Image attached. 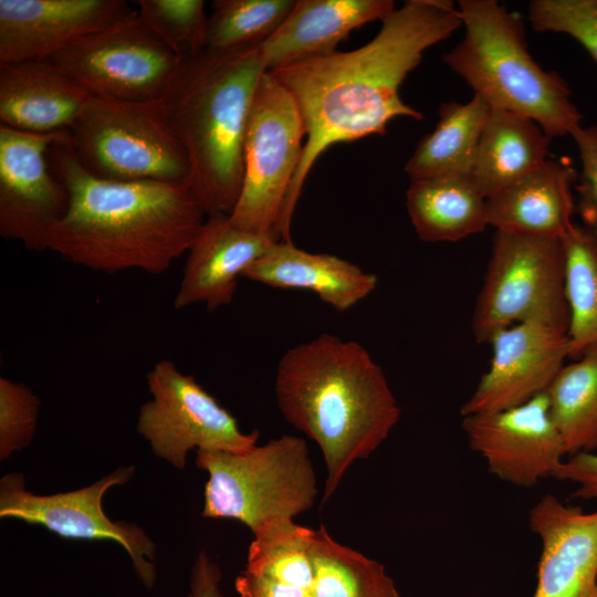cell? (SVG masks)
Returning <instances> with one entry per match:
<instances>
[{"label": "cell", "instance_id": "obj_1", "mask_svg": "<svg viewBox=\"0 0 597 597\" xmlns=\"http://www.w3.org/2000/svg\"><path fill=\"white\" fill-rule=\"evenodd\" d=\"M462 27L449 0H408L381 21L379 32L349 52H332L271 71L293 97L306 143L276 232L291 240V221L304 182L322 153L338 143L385 135L396 117L421 121L399 88L430 46Z\"/></svg>", "mask_w": 597, "mask_h": 597}, {"label": "cell", "instance_id": "obj_2", "mask_svg": "<svg viewBox=\"0 0 597 597\" xmlns=\"http://www.w3.org/2000/svg\"><path fill=\"white\" fill-rule=\"evenodd\" d=\"M69 136L50 150L53 172L69 193V208L49 250L108 274L166 272L188 252L207 216L190 184L98 178L80 163Z\"/></svg>", "mask_w": 597, "mask_h": 597}, {"label": "cell", "instance_id": "obj_3", "mask_svg": "<svg viewBox=\"0 0 597 597\" xmlns=\"http://www.w3.org/2000/svg\"><path fill=\"white\" fill-rule=\"evenodd\" d=\"M274 389L284 419L322 452L327 470L323 504L348 469L387 440L400 418L387 377L368 350L327 333L282 355Z\"/></svg>", "mask_w": 597, "mask_h": 597}, {"label": "cell", "instance_id": "obj_4", "mask_svg": "<svg viewBox=\"0 0 597 597\" xmlns=\"http://www.w3.org/2000/svg\"><path fill=\"white\" fill-rule=\"evenodd\" d=\"M268 72L260 46L203 50L182 59L159 97L190 166V187L207 216L230 214L243 182L251 102Z\"/></svg>", "mask_w": 597, "mask_h": 597}, {"label": "cell", "instance_id": "obj_5", "mask_svg": "<svg viewBox=\"0 0 597 597\" xmlns=\"http://www.w3.org/2000/svg\"><path fill=\"white\" fill-rule=\"evenodd\" d=\"M463 38L442 56L491 108L534 121L551 138L572 136L583 116L567 83L527 50L522 18L496 0H460Z\"/></svg>", "mask_w": 597, "mask_h": 597}, {"label": "cell", "instance_id": "obj_6", "mask_svg": "<svg viewBox=\"0 0 597 597\" xmlns=\"http://www.w3.org/2000/svg\"><path fill=\"white\" fill-rule=\"evenodd\" d=\"M196 464L208 474L201 515L238 521L252 534L294 521L318 494L307 443L292 434L243 451H196Z\"/></svg>", "mask_w": 597, "mask_h": 597}, {"label": "cell", "instance_id": "obj_7", "mask_svg": "<svg viewBox=\"0 0 597 597\" xmlns=\"http://www.w3.org/2000/svg\"><path fill=\"white\" fill-rule=\"evenodd\" d=\"M69 135L80 163L98 178L190 181L189 161L160 98L130 102L90 96Z\"/></svg>", "mask_w": 597, "mask_h": 597}, {"label": "cell", "instance_id": "obj_8", "mask_svg": "<svg viewBox=\"0 0 597 597\" xmlns=\"http://www.w3.org/2000/svg\"><path fill=\"white\" fill-rule=\"evenodd\" d=\"M568 331L566 256L562 239L496 231L472 313L478 343L516 324Z\"/></svg>", "mask_w": 597, "mask_h": 597}, {"label": "cell", "instance_id": "obj_9", "mask_svg": "<svg viewBox=\"0 0 597 597\" xmlns=\"http://www.w3.org/2000/svg\"><path fill=\"white\" fill-rule=\"evenodd\" d=\"M304 136L293 97L271 72H265L253 95L244 132L243 182L229 214L235 226L277 234L282 209L302 158Z\"/></svg>", "mask_w": 597, "mask_h": 597}, {"label": "cell", "instance_id": "obj_10", "mask_svg": "<svg viewBox=\"0 0 597 597\" xmlns=\"http://www.w3.org/2000/svg\"><path fill=\"white\" fill-rule=\"evenodd\" d=\"M151 398L138 412L137 432L153 453L182 470L187 454L196 451H243L259 431L243 432L237 419L196 379L168 359L159 360L146 377Z\"/></svg>", "mask_w": 597, "mask_h": 597}, {"label": "cell", "instance_id": "obj_11", "mask_svg": "<svg viewBox=\"0 0 597 597\" xmlns=\"http://www.w3.org/2000/svg\"><path fill=\"white\" fill-rule=\"evenodd\" d=\"M51 60L88 95L130 102L159 98L182 61L137 10Z\"/></svg>", "mask_w": 597, "mask_h": 597}, {"label": "cell", "instance_id": "obj_12", "mask_svg": "<svg viewBox=\"0 0 597 597\" xmlns=\"http://www.w3.org/2000/svg\"><path fill=\"white\" fill-rule=\"evenodd\" d=\"M135 467H118L94 483L69 492L36 494L25 488L21 473L0 480V516L40 525L65 540L109 541L129 556L134 572L146 588L156 583V544L134 522L114 521L103 509L106 492L126 484Z\"/></svg>", "mask_w": 597, "mask_h": 597}, {"label": "cell", "instance_id": "obj_13", "mask_svg": "<svg viewBox=\"0 0 597 597\" xmlns=\"http://www.w3.org/2000/svg\"><path fill=\"white\" fill-rule=\"evenodd\" d=\"M69 130L35 134L0 125V234L35 251L49 250L69 208V193L46 155Z\"/></svg>", "mask_w": 597, "mask_h": 597}, {"label": "cell", "instance_id": "obj_14", "mask_svg": "<svg viewBox=\"0 0 597 597\" xmlns=\"http://www.w3.org/2000/svg\"><path fill=\"white\" fill-rule=\"evenodd\" d=\"M461 426L489 472L516 486L553 476L566 458L545 394L509 409L463 416Z\"/></svg>", "mask_w": 597, "mask_h": 597}, {"label": "cell", "instance_id": "obj_15", "mask_svg": "<svg viewBox=\"0 0 597 597\" xmlns=\"http://www.w3.org/2000/svg\"><path fill=\"white\" fill-rule=\"evenodd\" d=\"M488 344L490 366L462 404V417L509 409L545 394L570 357L567 333L542 324L503 328Z\"/></svg>", "mask_w": 597, "mask_h": 597}, {"label": "cell", "instance_id": "obj_16", "mask_svg": "<svg viewBox=\"0 0 597 597\" xmlns=\"http://www.w3.org/2000/svg\"><path fill=\"white\" fill-rule=\"evenodd\" d=\"M135 11L124 0H0V64L51 60Z\"/></svg>", "mask_w": 597, "mask_h": 597}, {"label": "cell", "instance_id": "obj_17", "mask_svg": "<svg viewBox=\"0 0 597 597\" xmlns=\"http://www.w3.org/2000/svg\"><path fill=\"white\" fill-rule=\"evenodd\" d=\"M528 526L542 544L533 597H597V511L545 494Z\"/></svg>", "mask_w": 597, "mask_h": 597}, {"label": "cell", "instance_id": "obj_18", "mask_svg": "<svg viewBox=\"0 0 597 597\" xmlns=\"http://www.w3.org/2000/svg\"><path fill=\"white\" fill-rule=\"evenodd\" d=\"M279 241L276 233L235 226L229 214L208 216L187 252L174 307L202 303L208 311H214L230 304L239 277Z\"/></svg>", "mask_w": 597, "mask_h": 597}, {"label": "cell", "instance_id": "obj_19", "mask_svg": "<svg viewBox=\"0 0 597 597\" xmlns=\"http://www.w3.org/2000/svg\"><path fill=\"white\" fill-rule=\"evenodd\" d=\"M90 96L52 60L0 64V125L35 134L69 130Z\"/></svg>", "mask_w": 597, "mask_h": 597}, {"label": "cell", "instance_id": "obj_20", "mask_svg": "<svg viewBox=\"0 0 597 597\" xmlns=\"http://www.w3.org/2000/svg\"><path fill=\"white\" fill-rule=\"evenodd\" d=\"M395 9L391 0H297L260 45L266 71L335 52L353 30L383 21Z\"/></svg>", "mask_w": 597, "mask_h": 597}, {"label": "cell", "instance_id": "obj_21", "mask_svg": "<svg viewBox=\"0 0 597 597\" xmlns=\"http://www.w3.org/2000/svg\"><path fill=\"white\" fill-rule=\"evenodd\" d=\"M577 178L570 164L547 159L486 198L488 226L502 232L562 239L574 226L572 189Z\"/></svg>", "mask_w": 597, "mask_h": 597}, {"label": "cell", "instance_id": "obj_22", "mask_svg": "<svg viewBox=\"0 0 597 597\" xmlns=\"http://www.w3.org/2000/svg\"><path fill=\"white\" fill-rule=\"evenodd\" d=\"M243 277L275 289L313 292L339 312L366 298L378 284L374 273L345 259L308 252L282 240L256 260Z\"/></svg>", "mask_w": 597, "mask_h": 597}, {"label": "cell", "instance_id": "obj_23", "mask_svg": "<svg viewBox=\"0 0 597 597\" xmlns=\"http://www.w3.org/2000/svg\"><path fill=\"white\" fill-rule=\"evenodd\" d=\"M314 530L294 521L268 525L253 534L247 564L235 578L240 597H313Z\"/></svg>", "mask_w": 597, "mask_h": 597}, {"label": "cell", "instance_id": "obj_24", "mask_svg": "<svg viewBox=\"0 0 597 597\" xmlns=\"http://www.w3.org/2000/svg\"><path fill=\"white\" fill-rule=\"evenodd\" d=\"M406 206L418 238L455 242L488 227L486 197L472 175L410 180Z\"/></svg>", "mask_w": 597, "mask_h": 597}, {"label": "cell", "instance_id": "obj_25", "mask_svg": "<svg viewBox=\"0 0 597 597\" xmlns=\"http://www.w3.org/2000/svg\"><path fill=\"white\" fill-rule=\"evenodd\" d=\"M551 138L531 118L491 108L472 171L488 198L548 158Z\"/></svg>", "mask_w": 597, "mask_h": 597}, {"label": "cell", "instance_id": "obj_26", "mask_svg": "<svg viewBox=\"0 0 597 597\" xmlns=\"http://www.w3.org/2000/svg\"><path fill=\"white\" fill-rule=\"evenodd\" d=\"M490 111V105L475 94L465 103H442L434 129L420 139L405 166L410 180L472 175Z\"/></svg>", "mask_w": 597, "mask_h": 597}, {"label": "cell", "instance_id": "obj_27", "mask_svg": "<svg viewBox=\"0 0 597 597\" xmlns=\"http://www.w3.org/2000/svg\"><path fill=\"white\" fill-rule=\"evenodd\" d=\"M545 395L566 457L597 451V344L565 364Z\"/></svg>", "mask_w": 597, "mask_h": 597}, {"label": "cell", "instance_id": "obj_28", "mask_svg": "<svg viewBox=\"0 0 597 597\" xmlns=\"http://www.w3.org/2000/svg\"><path fill=\"white\" fill-rule=\"evenodd\" d=\"M313 597H400L383 564L314 530Z\"/></svg>", "mask_w": 597, "mask_h": 597}, {"label": "cell", "instance_id": "obj_29", "mask_svg": "<svg viewBox=\"0 0 597 597\" xmlns=\"http://www.w3.org/2000/svg\"><path fill=\"white\" fill-rule=\"evenodd\" d=\"M562 241L566 256L569 355L576 358L597 344V241L575 224Z\"/></svg>", "mask_w": 597, "mask_h": 597}, {"label": "cell", "instance_id": "obj_30", "mask_svg": "<svg viewBox=\"0 0 597 597\" xmlns=\"http://www.w3.org/2000/svg\"><path fill=\"white\" fill-rule=\"evenodd\" d=\"M293 0H217L208 17L206 49L235 52L263 44L283 23Z\"/></svg>", "mask_w": 597, "mask_h": 597}, {"label": "cell", "instance_id": "obj_31", "mask_svg": "<svg viewBox=\"0 0 597 597\" xmlns=\"http://www.w3.org/2000/svg\"><path fill=\"white\" fill-rule=\"evenodd\" d=\"M143 22L181 60L206 50L208 17L202 0H138Z\"/></svg>", "mask_w": 597, "mask_h": 597}, {"label": "cell", "instance_id": "obj_32", "mask_svg": "<svg viewBox=\"0 0 597 597\" xmlns=\"http://www.w3.org/2000/svg\"><path fill=\"white\" fill-rule=\"evenodd\" d=\"M527 11L535 31L572 36L597 63V0H533Z\"/></svg>", "mask_w": 597, "mask_h": 597}, {"label": "cell", "instance_id": "obj_33", "mask_svg": "<svg viewBox=\"0 0 597 597\" xmlns=\"http://www.w3.org/2000/svg\"><path fill=\"white\" fill-rule=\"evenodd\" d=\"M40 399L31 388L7 377L0 378V459L28 448L33 439Z\"/></svg>", "mask_w": 597, "mask_h": 597}, {"label": "cell", "instance_id": "obj_34", "mask_svg": "<svg viewBox=\"0 0 597 597\" xmlns=\"http://www.w3.org/2000/svg\"><path fill=\"white\" fill-rule=\"evenodd\" d=\"M582 165L575 188L586 230L597 241V126L578 127L572 136Z\"/></svg>", "mask_w": 597, "mask_h": 597}, {"label": "cell", "instance_id": "obj_35", "mask_svg": "<svg viewBox=\"0 0 597 597\" xmlns=\"http://www.w3.org/2000/svg\"><path fill=\"white\" fill-rule=\"evenodd\" d=\"M553 478L575 484L572 498L597 500V451L566 457Z\"/></svg>", "mask_w": 597, "mask_h": 597}, {"label": "cell", "instance_id": "obj_36", "mask_svg": "<svg viewBox=\"0 0 597 597\" xmlns=\"http://www.w3.org/2000/svg\"><path fill=\"white\" fill-rule=\"evenodd\" d=\"M221 570L206 551H200L191 566L186 597H222Z\"/></svg>", "mask_w": 597, "mask_h": 597}]
</instances>
